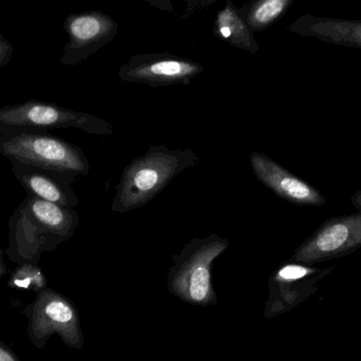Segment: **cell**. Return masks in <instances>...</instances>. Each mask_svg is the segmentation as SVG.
<instances>
[{
	"label": "cell",
	"instance_id": "1",
	"mask_svg": "<svg viewBox=\"0 0 361 361\" xmlns=\"http://www.w3.org/2000/svg\"><path fill=\"white\" fill-rule=\"evenodd\" d=\"M199 162L193 150H171L164 144L150 146L123 171L116 187L112 211L126 213L144 207L178 175Z\"/></svg>",
	"mask_w": 361,
	"mask_h": 361
},
{
	"label": "cell",
	"instance_id": "2",
	"mask_svg": "<svg viewBox=\"0 0 361 361\" xmlns=\"http://www.w3.org/2000/svg\"><path fill=\"white\" fill-rule=\"evenodd\" d=\"M0 155L11 163H23L88 175L90 163L82 148L49 131H23L0 127Z\"/></svg>",
	"mask_w": 361,
	"mask_h": 361
},
{
	"label": "cell",
	"instance_id": "3",
	"mask_svg": "<svg viewBox=\"0 0 361 361\" xmlns=\"http://www.w3.org/2000/svg\"><path fill=\"white\" fill-rule=\"evenodd\" d=\"M0 127L32 131L78 129L102 137L114 133L111 123L105 119L38 100L0 107Z\"/></svg>",
	"mask_w": 361,
	"mask_h": 361
},
{
	"label": "cell",
	"instance_id": "4",
	"mask_svg": "<svg viewBox=\"0 0 361 361\" xmlns=\"http://www.w3.org/2000/svg\"><path fill=\"white\" fill-rule=\"evenodd\" d=\"M361 248V211L324 222L295 251L293 262L318 264L343 258Z\"/></svg>",
	"mask_w": 361,
	"mask_h": 361
},
{
	"label": "cell",
	"instance_id": "5",
	"mask_svg": "<svg viewBox=\"0 0 361 361\" xmlns=\"http://www.w3.org/2000/svg\"><path fill=\"white\" fill-rule=\"evenodd\" d=\"M204 66L171 53H144L131 57L121 66L118 76L123 82L152 87L189 85L203 72Z\"/></svg>",
	"mask_w": 361,
	"mask_h": 361
},
{
	"label": "cell",
	"instance_id": "6",
	"mask_svg": "<svg viewBox=\"0 0 361 361\" xmlns=\"http://www.w3.org/2000/svg\"><path fill=\"white\" fill-rule=\"evenodd\" d=\"M63 30L68 35L61 65L73 67L109 44L118 33V23L101 11L73 13L66 17Z\"/></svg>",
	"mask_w": 361,
	"mask_h": 361
},
{
	"label": "cell",
	"instance_id": "7",
	"mask_svg": "<svg viewBox=\"0 0 361 361\" xmlns=\"http://www.w3.org/2000/svg\"><path fill=\"white\" fill-rule=\"evenodd\" d=\"M335 268L336 266L315 267L296 262L283 265L273 277L271 315L290 311L305 302L318 292L320 283Z\"/></svg>",
	"mask_w": 361,
	"mask_h": 361
},
{
	"label": "cell",
	"instance_id": "8",
	"mask_svg": "<svg viewBox=\"0 0 361 361\" xmlns=\"http://www.w3.org/2000/svg\"><path fill=\"white\" fill-rule=\"evenodd\" d=\"M227 244L226 239L212 235L207 239H195L188 245L186 252L189 256L184 262L186 264L173 283L183 298L195 303L209 298L210 263L227 247Z\"/></svg>",
	"mask_w": 361,
	"mask_h": 361
},
{
	"label": "cell",
	"instance_id": "9",
	"mask_svg": "<svg viewBox=\"0 0 361 361\" xmlns=\"http://www.w3.org/2000/svg\"><path fill=\"white\" fill-rule=\"evenodd\" d=\"M250 162L257 179L280 199L302 207L326 205V199L313 186L293 175L263 153H252Z\"/></svg>",
	"mask_w": 361,
	"mask_h": 361
},
{
	"label": "cell",
	"instance_id": "10",
	"mask_svg": "<svg viewBox=\"0 0 361 361\" xmlns=\"http://www.w3.org/2000/svg\"><path fill=\"white\" fill-rule=\"evenodd\" d=\"M11 165L15 178L27 192V196L71 209L78 205L73 184L80 176L23 163Z\"/></svg>",
	"mask_w": 361,
	"mask_h": 361
},
{
	"label": "cell",
	"instance_id": "11",
	"mask_svg": "<svg viewBox=\"0 0 361 361\" xmlns=\"http://www.w3.org/2000/svg\"><path fill=\"white\" fill-rule=\"evenodd\" d=\"M297 35L314 37L329 44L361 49V20L302 15L288 25Z\"/></svg>",
	"mask_w": 361,
	"mask_h": 361
},
{
	"label": "cell",
	"instance_id": "12",
	"mask_svg": "<svg viewBox=\"0 0 361 361\" xmlns=\"http://www.w3.org/2000/svg\"><path fill=\"white\" fill-rule=\"evenodd\" d=\"M214 35L231 46L247 51L250 54H257L260 50L255 38V32L248 27L231 0H227L224 8L216 14Z\"/></svg>",
	"mask_w": 361,
	"mask_h": 361
},
{
	"label": "cell",
	"instance_id": "13",
	"mask_svg": "<svg viewBox=\"0 0 361 361\" xmlns=\"http://www.w3.org/2000/svg\"><path fill=\"white\" fill-rule=\"evenodd\" d=\"M293 4V0H256L238 8L242 18L254 32L263 31L279 20Z\"/></svg>",
	"mask_w": 361,
	"mask_h": 361
},
{
	"label": "cell",
	"instance_id": "14",
	"mask_svg": "<svg viewBox=\"0 0 361 361\" xmlns=\"http://www.w3.org/2000/svg\"><path fill=\"white\" fill-rule=\"evenodd\" d=\"M46 314L51 320L57 324H68L73 319V312L61 301H52L46 307Z\"/></svg>",
	"mask_w": 361,
	"mask_h": 361
},
{
	"label": "cell",
	"instance_id": "15",
	"mask_svg": "<svg viewBox=\"0 0 361 361\" xmlns=\"http://www.w3.org/2000/svg\"><path fill=\"white\" fill-rule=\"evenodd\" d=\"M13 53H14V47L12 42L0 34V69L10 63Z\"/></svg>",
	"mask_w": 361,
	"mask_h": 361
},
{
	"label": "cell",
	"instance_id": "16",
	"mask_svg": "<svg viewBox=\"0 0 361 361\" xmlns=\"http://www.w3.org/2000/svg\"><path fill=\"white\" fill-rule=\"evenodd\" d=\"M351 201L354 207H355L358 211H361V190L356 192L355 194L352 196Z\"/></svg>",
	"mask_w": 361,
	"mask_h": 361
},
{
	"label": "cell",
	"instance_id": "17",
	"mask_svg": "<svg viewBox=\"0 0 361 361\" xmlns=\"http://www.w3.org/2000/svg\"><path fill=\"white\" fill-rule=\"evenodd\" d=\"M0 361H15L14 358L8 353V352L4 351L0 349Z\"/></svg>",
	"mask_w": 361,
	"mask_h": 361
}]
</instances>
